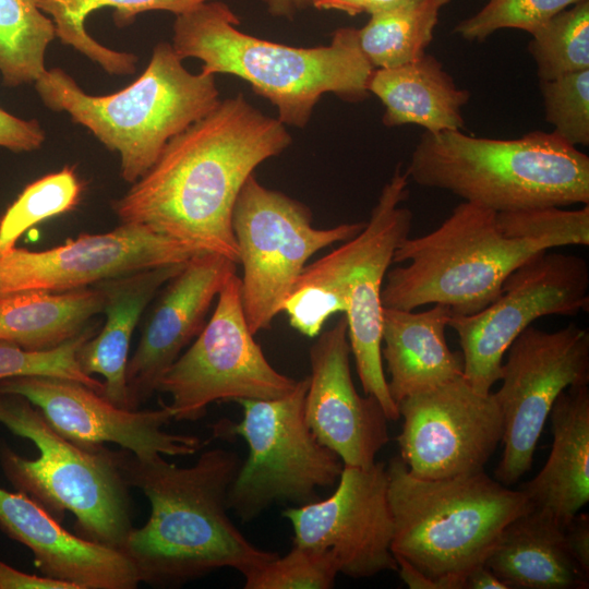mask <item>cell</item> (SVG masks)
<instances>
[{"label":"cell","mask_w":589,"mask_h":589,"mask_svg":"<svg viewBox=\"0 0 589 589\" xmlns=\"http://www.w3.org/2000/svg\"><path fill=\"white\" fill-rule=\"evenodd\" d=\"M364 226L361 221L315 228L306 205L250 176L236 200L231 227L243 267L241 301L251 332L271 328L312 255L351 239Z\"/></svg>","instance_id":"obj_10"},{"label":"cell","mask_w":589,"mask_h":589,"mask_svg":"<svg viewBox=\"0 0 589 589\" xmlns=\"http://www.w3.org/2000/svg\"><path fill=\"white\" fill-rule=\"evenodd\" d=\"M531 37L528 50L540 81L589 69V0L558 12Z\"/></svg>","instance_id":"obj_32"},{"label":"cell","mask_w":589,"mask_h":589,"mask_svg":"<svg viewBox=\"0 0 589 589\" xmlns=\"http://www.w3.org/2000/svg\"><path fill=\"white\" fill-rule=\"evenodd\" d=\"M45 132L35 119L24 120L0 108V146L14 153L38 149Z\"/></svg>","instance_id":"obj_39"},{"label":"cell","mask_w":589,"mask_h":589,"mask_svg":"<svg viewBox=\"0 0 589 589\" xmlns=\"http://www.w3.org/2000/svg\"><path fill=\"white\" fill-rule=\"evenodd\" d=\"M545 120L573 146L589 145V69L540 81Z\"/></svg>","instance_id":"obj_37"},{"label":"cell","mask_w":589,"mask_h":589,"mask_svg":"<svg viewBox=\"0 0 589 589\" xmlns=\"http://www.w3.org/2000/svg\"><path fill=\"white\" fill-rule=\"evenodd\" d=\"M484 564L508 589H585L586 575L573 558L564 526L532 508L501 531Z\"/></svg>","instance_id":"obj_26"},{"label":"cell","mask_w":589,"mask_h":589,"mask_svg":"<svg viewBox=\"0 0 589 589\" xmlns=\"http://www.w3.org/2000/svg\"><path fill=\"white\" fill-rule=\"evenodd\" d=\"M553 248L546 240L506 238L496 212L464 201L435 230L397 247L393 263L408 264L387 271L382 305L413 311L444 304L453 314L478 313L500 296L513 271Z\"/></svg>","instance_id":"obj_7"},{"label":"cell","mask_w":589,"mask_h":589,"mask_svg":"<svg viewBox=\"0 0 589 589\" xmlns=\"http://www.w3.org/2000/svg\"><path fill=\"white\" fill-rule=\"evenodd\" d=\"M449 0H407L371 14L358 29L360 48L374 69L412 62L426 53L440 12Z\"/></svg>","instance_id":"obj_30"},{"label":"cell","mask_w":589,"mask_h":589,"mask_svg":"<svg viewBox=\"0 0 589 589\" xmlns=\"http://www.w3.org/2000/svg\"><path fill=\"white\" fill-rule=\"evenodd\" d=\"M365 0H313L314 8L318 10H337L351 16L364 13Z\"/></svg>","instance_id":"obj_44"},{"label":"cell","mask_w":589,"mask_h":589,"mask_svg":"<svg viewBox=\"0 0 589 589\" xmlns=\"http://www.w3.org/2000/svg\"><path fill=\"white\" fill-rule=\"evenodd\" d=\"M582 0H490L474 15L459 22L454 32L468 41H483L502 28L531 34L558 12Z\"/></svg>","instance_id":"obj_38"},{"label":"cell","mask_w":589,"mask_h":589,"mask_svg":"<svg viewBox=\"0 0 589 589\" xmlns=\"http://www.w3.org/2000/svg\"><path fill=\"white\" fill-rule=\"evenodd\" d=\"M1 394L26 398L55 431L82 446L113 443L140 457L154 454L187 456L202 447L195 435L163 430L173 420L166 404L159 409L120 408L77 381L53 376L1 380Z\"/></svg>","instance_id":"obj_17"},{"label":"cell","mask_w":589,"mask_h":589,"mask_svg":"<svg viewBox=\"0 0 589 589\" xmlns=\"http://www.w3.org/2000/svg\"><path fill=\"white\" fill-rule=\"evenodd\" d=\"M545 250L505 279L500 296L471 315L453 314L448 327L458 337L462 376L479 393L500 381L503 358L515 338L545 315L588 311L589 265L586 259Z\"/></svg>","instance_id":"obj_12"},{"label":"cell","mask_w":589,"mask_h":589,"mask_svg":"<svg viewBox=\"0 0 589 589\" xmlns=\"http://www.w3.org/2000/svg\"><path fill=\"white\" fill-rule=\"evenodd\" d=\"M404 423L400 457L421 479L483 471L504 424L494 393L477 392L461 375L397 404Z\"/></svg>","instance_id":"obj_14"},{"label":"cell","mask_w":589,"mask_h":589,"mask_svg":"<svg viewBox=\"0 0 589 589\" xmlns=\"http://www.w3.org/2000/svg\"><path fill=\"white\" fill-rule=\"evenodd\" d=\"M37 7L49 15L55 24L56 37L97 62L113 75H128L135 71L137 57L116 51L96 41L85 28L86 17L97 9H115L113 20L118 26L132 23L147 11H167L176 15L185 13L212 0H35Z\"/></svg>","instance_id":"obj_29"},{"label":"cell","mask_w":589,"mask_h":589,"mask_svg":"<svg viewBox=\"0 0 589 589\" xmlns=\"http://www.w3.org/2000/svg\"><path fill=\"white\" fill-rule=\"evenodd\" d=\"M553 444L540 472L519 489L564 527L589 501V388L572 386L550 412Z\"/></svg>","instance_id":"obj_25"},{"label":"cell","mask_w":589,"mask_h":589,"mask_svg":"<svg viewBox=\"0 0 589 589\" xmlns=\"http://www.w3.org/2000/svg\"><path fill=\"white\" fill-rule=\"evenodd\" d=\"M0 589H77L73 584L26 574L0 561Z\"/></svg>","instance_id":"obj_41"},{"label":"cell","mask_w":589,"mask_h":589,"mask_svg":"<svg viewBox=\"0 0 589 589\" xmlns=\"http://www.w3.org/2000/svg\"><path fill=\"white\" fill-rule=\"evenodd\" d=\"M412 217L408 208L397 207L376 245L351 275L344 313L362 389L377 399L386 418L393 421L399 419V412L383 370L381 291L395 250L409 237Z\"/></svg>","instance_id":"obj_22"},{"label":"cell","mask_w":589,"mask_h":589,"mask_svg":"<svg viewBox=\"0 0 589 589\" xmlns=\"http://www.w3.org/2000/svg\"><path fill=\"white\" fill-rule=\"evenodd\" d=\"M501 232L510 239L550 241L554 248L589 244V205L578 209L543 206L496 213Z\"/></svg>","instance_id":"obj_36"},{"label":"cell","mask_w":589,"mask_h":589,"mask_svg":"<svg viewBox=\"0 0 589 589\" xmlns=\"http://www.w3.org/2000/svg\"><path fill=\"white\" fill-rule=\"evenodd\" d=\"M0 423L39 454L27 459L0 438V467L10 483L56 518L72 513L80 537L120 551L133 528L132 507L109 448L63 437L20 395H0Z\"/></svg>","instance_id":"obj_8"},{"label":"cell","mask_w":589,"mask_h":589,"mask_svg":"<svg viewBox=\"0 0 589 589\" xmlns=\"http://www.w3.org/2000/svg\"><path fill=\"white\" fill-rule=\"evenodd\" d=\"M465 589H508V587L485 564H482L467 574Z\"/></svg>","instance_id":"obj_42"},{"label":"cell","mask_w":589,"mask_h":589,"mask_svg":"<svg viewBox=\"0 0 589 589\" xmlns=\"http://www.w3.org/2000/svg\"><path fill=\"white\" fill-rule=\"evenodd\" d=\"M309 376L297 381L285 396L239 399L242 420L221 419L213 424V437L241 436L249 453L229 488V510L243 522L257 518L277 502L304 505L318 500L317 490L338 481L344 462L323 445L304 416Z\"/></svg>","instance_id":"obj_9"},{"label":"cell","mask_w":589,"mask_h":589,"mask_svg":"<svg viewBox=\"0 0 589 589\" xmlns=\"http://www.w3.org/2000/svg\"><path fill=\"white\" fill-rule=\"evenodd\" d=\"M82 192V182L70 167L29 183L0 219V256L15 248L28 228L74 209Z\"/></svg>","instance_id":"obj_33"},{"label":"cell","mask_w":589,"mask_h":589,"mask_svg":"<svg viewBox=\"0 0 589 589\" xmlns=\"http://www.w3.org/2000/svg\"><path fill=\"white\" fill-rule=\"evenodd\" d=\"M0 529L27 546L44 576L77 589H134L137 573L122 552L65 530L27 494L0 488Z\"/></svg>","instance_id":"obj_20"},{"label":"cell","mask_w":589,"mask_h":589,"mask_svg":"<svg viewBox=\"0 0 589 589\" xmlns=\"http://www.w3.org/2000/svg\"><path fill=\"white\" fill-rule=\"evenodd\" d=\"M407 0H365L364 12L370 15L397 7Z\"/></svg>","instance_id":"obj_45"},{"label":"cell","mask_w":589,"mask_h":589,"mask_svg":"<svg viewBox=\"0 0 589 589\" xmlns=\"http://www.w3.org/2000/svg\"><path fill=\"white\" fill-rule=\"evenodd\" d=\"M109 452L124 483L151 504L147 522L133 527L120 548L140 582L180 587L223 568L244 576L279 555L253 544L229 517L228 491L242 462L238 453L212 448L194 465L178 467L160 454Z\"/></svg>","instance_id":"obj_2"},{"label":"cell","mask_w":589,"mask_h":589,"mask_svg":"<svg viewBox=\"0 0 589 589\" xmlns=\"http://www.w3.org/2000/svg\"><path fill=\"white\" fill-rule=\"evenodd\" d=\"M239 24L226 3L207 1L176 15L171 46L182 60H201L204 74L245 81L275 106L286 127L304 128L324 94L347 101L369 96L374 68L360 48L357 28L336 29L325 46L292 47L245 34Z\"/></svg>","instance_id":"obj_3"},{"label":"cell","mask_w":589,"mask_h":589,"mask_svg":"<svg viewBox=\"0 0 589 589\" xmlns=\"http://www.w3.org/2000/svg\"><path fill=\"white\" fill-rule=\"evenodd\" d=\"M268 13L278 17L292 19L298 12L312 7L313 0H261Z\"/></svg>","instance_id":"obj_43"},{"label":"cell","mask_w":589,"mask_h":589,"mask_svg":"<svg viewBox=\"0 0 589 589\" xmlns=\"http://www.w3.org/2000/svg\"><path fill=\"white\" fill-rule=\"evenodd\" d=\"M291 142L287 127L243 94L220 99L166 144L112 209L121 223L146 226L239 264L231 227L236 200L255 168Z\"/></svg>","instance_id":"obj_1"},{"label":"cell","mask_w":589,"mask_h":589,"mask_svg":"<svg viewBox=\"0 0 589 589\" xmlns=\"http://www.w3.org/2000/svg\"><path fill=\"white\" fill-rule=\"evenodd\" d=\"M339 569L328 550L293 544L285 556H276L244 575V589H329Z\"/></svg>","instance_id":"obj_34"},{"label":"cell","mask_w":589,"mask_h":589,"mask_svg":"<svg viewBox=\"0 0 589 589\" xmlns=\"http://www.w3.org/2000/svg\"><path fill=\"white\" fill-rule=\"evenodd\" d=\"M240 277L233 274L191 346L158 383L177 421H197L216 401L273 399L290 393L297 380L278 372L255 341L242 306Z\"/></svg>","instance_id":"obj_11"},{"label":"cell","mask_w":589,"mask_h":589,"mask_svg":"<svg viewBox=\"0 0 589 589\" xmlns=\"http://www.w3.org/2000/svg\"><path fill=\"white\" fill-rule=\"evenodd\" d=\"M46 107L65 111L108 149L120 155L121 176L134 183L166 144L220 101L215 75L193 74L171 44L158 43L145 71L116 93L93 96L53 68L34 83Z\"/></svg>","instance_id":"obj_6"},{"label":"cell","mask_w":589,"mask_h":589,"mask_svg":"<svg viewBox=\"0 0 589 589\" xmlns=\"http://www.w3.org/2000/svg\"><path fill=\"white\" fill-rule=\"evenodd\" d=\"M406 173L496 213L589 203V157L553 132L501 140L425 131Z\"/></svg>","instance_id":"obj_5"},{"label":"cell","mask_w":589,"mask_h":589,"mask_svg":"<svg viewBox=\"0 0 589 589\" xmlns=\"http://www.w3.org/2000/svg\"><path fill=\"white\" fill-rule=\"evenodd\" d=\"M567 548L580 569L589 576V516L576 514L564 527Z\"/></svg>","instance_id":"obj_40"},{"label":"cell","mask_w":589,"mask_h":589,"mask_svg":"<svg viewBox=\"0 0 589 589\" xmlns=\"http://www.w3.org/2000/svg\"><path fill=\"white\" fill-rule=\"evenodd\" d=\"M387 488L384 462L368 468L344 465L328 497L283 510L293 544L330 551L339 573L350 578L397 570Z\"/></svg>","instance_id":"obj_15"},{"label":"cell","mask_w":589,"mask_h":589,"mask_svg":"<svg viewBox=\"0 0 589 589\" xmlns=\"http://www.w3.org/2000/svg\"><path fill=\"white\" fill-rule=\"evenodd\" d=\"M196 249L139 224L104 233H81L45 251L13 248L0 256V296L45 290L63 292L95 286L152 267L189 260Z\"/></svg>","instance_id":"obj_16"},{"label":"cell","mask_w":589,"mask_h":589,"mask_svg":"<svg viewBox=\"0 0 589 589\" xmlns=\"http://www.w3.org/2000/svg\"><path fill=\"white\" fill-rule=\"evenodd\" d=\"M309 351L311 374L304 416L316 438L344 465L371 467L388 443V419L376 398L358 394L350 371L345 315L322 330Z\"/></svg>","instance_id":"obj_18"},{"label":"cell","mask_w":589,"mask_h":589,"mask_svg":"<svg viewBox=\"0 0 589 589\" xmlns=\"http://www.w3.org/2000/svg\"><path fill=\"white\" fill-rule=\"evenodd\" d=\"M408 181L406 171L398 165L383 187L363 229L334 251L305 265L283 306L293 329L314 338L333 315L345 313L348 281L378 242L396 208L406 200Z\"/></svg>","instance_id":"obj_21"},{"label":"cell","mask_w":589,"mask_h":589,"mask_svg":"<svg viewBox=\"0 0 589 589\" xmlns=\"http://www.w3.org/2000/svg\"><path fill=\"white\" fill-rule=\"evenodd\" d=\"M368 87L383 104L382 121L388 128L417 124L436 133L465 125L462 107L470 93L429 53L400 67L374 69Z\"/></svg>","instance_id":"obj_27"},{"label":"cell","mask_w":589,"mask_h":589,"mask_svg":"<svg viewBox=\"0 0 589 589\" xmlns=\"http://www.w3.org/2000/svg\"><path fill=\"white\" fill-rule=\"evenodd\" d=\"M233 274L237 263L201 251L163 286L128 360L127 409H139L157 392L163 375L203 329L214 299Z\"/></svg>","instance_id":"obj_19"},{"label":"cell","mask_w":589,"mask_h":589,"mask_svg":"<svg viewBox=\"0 0 589 589\" xmlns=\"http://www.w3.org/2000/svg\"><path fill=\"white\" fill-rule=\"evenodd\" d=\"M392 552L426 576L433 589H465L504 527L532 509L520 490L484 471L443 479L413 476L400 456L386 467Z\"/></svg>","instance_id":"obj_4"},{"label":"cell","mask_w":589,"mask_h":589,"mask_svg":"<svg viewBox=\"0 0 589 589\" xmlns=\"http://www.w3.org/2000/svg\"><path fill=\"white\" fill-rule=\"evenodd\" d=\"M187 261L152 267L95 285L104 294L103 313L106 321L100 332L81 346L77 361L86 374L104 376L101 395L120 408L127 409L125 371L136 324L149 302L182 269Z\"/></svg>","instance_id":"obj_24"},{"label":"cell","mask_w":589,"mask_h":589,"mask_svg":"<svg viewBox=\"0 0 589 589\" xmlns=\"http://www.w3.org/2000/svg\"><path fill=\"white\" fill-rule=\"evenodd\" d=\"M97 333L91 324L84 332L49 350H27L0 341V381L19 376H53L77 381L103 393L104 382L86 374L77 361L81 346Z\"/></svg>","instance_id":"obj_35"},{"label":"cell","mask_w":589,"mask_h":589,"mask_svg":"<svg viewBox=\"0 0 589 589\" xmlns=\"http://www.w3.org/2000/svg\"><path fill=\"white\" fill-rule=\"evenodd\" d=\"M98 286L63 292L25 290L0 296V341L49 350L84 332L103 313Z\"/></svg>","instance_id":"obj_28"},{"label":"cell","mask_w":589,"mask_h":589,"mask_svg":"<svg viewBox=\"0 0 589 589\" xmlns=\"http://www.w3.org/2000/svg\"><path fill=\"white\" fill-rule=\"evenodd\" d=\"M450 315L444 304L422 312L383 308L381 353L396 405L462 375V356L446 341Z\"/></svg>","instance_id":"obj_23"},{"label":"cell","mask_w":589,"mask_h":589,"mask_svg":"<svg viewBox=\"0 0 589 589\" xmlns=\"http://www.w3.org/2000/svg\"><path fill=\"white\" fill-rule=\"evenodd\" d=\"M55 24L35 0H0V74L9 87L35 83L45 72V52Z\"/></svg>","instance_id":"obj_31"},{"label":"cell","mask_w":589,"mask_h":589,"mask_svg":"<svg viewBox=\"0 0 589 589\" xmlns=\"http://www.w3.org/2000/svg\"><path fill=\"white\" fill-rule=\"evenodd\" d=\"M494 393L504 432L495 479L515 484L530 468L552 407L562 392L589 383V332L575 323L546 332L532 325L509 345Z\"/></svg>","instance_id":"obj_13"}]
</instances>
